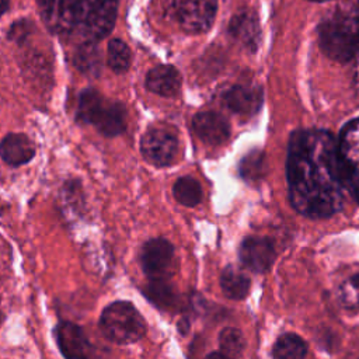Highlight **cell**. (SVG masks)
<instances>
[{"label":"cell","mask_w":359,"mask_h":359,"mask_svg":"<svg viewBox=\"0 0 359 359\" xmlns=\"http://www.w3.org/2000/svg\"><path fill=\"white\" fill-rule=\"evenodd\" d=\"M262 168V153L251 151L241 163V174L245 178L255 180Z\"/></svg>","instance_id":"26"},{"label":"cell","mask_w":359,"mask_h":359,"mask_svg":"<svg viewBox=\"0 0 359 359\" xmlns=\"http://www.w3.org/2000/svg\"><path fill=\"white\" fill-rule=\"evenodd\" d=\"M3 210H4V208H3V205H1V202H0V215H3Z\"/></svg>","instance_id":"31"},{"label":"cell","mask_w":359,"mask_h":359,"mask_svg":"<svg viewBox=\"0 0 359 359\" xmlns=\"http://www.w3.org/2000/svg\"><path fill=\"white\" fill-rule=\"evenodd\" d=\"M229 31L248 49L254 50L257 48L259 39V24L254 13L247 10L237 13L229 24Z\"/></svg>","instance_id":"16"},{"label":"cell","mask_w":359,"mask_h":359,"mask_svg":"<svg viewBox=\"0 0 359 359\" xmlns=\"http://www.w3.org/2000/svg\"><path fill=\"white\" fill-rule=\"evenodd\" d=\"M318 43L330 59L351 62L359 53V20L344 14L325 18L318 27Z\"/></svg>","instance_id":"3"},{"label":"cell","mask_w":359,"mask_h":359,"mask_svg":"<svg viewBox=\"0 0 359 359\" xmlns=\"http://www.w3.org/2000/svg\"><path fill=\"white\" fill-rule=\"evenodd\" d=\"M34 156L35 147L29 137L22 133H10L0 142V157L13 167L27 164Z\"/></svg>","instance_id":"13"},{"label":"cell","mask_w":359,"mask_h":359,"mask_svg":"<svg viewBox=\"0 0 359 359\" xmlns=\"http://www.w3.org/2000/svg\"><path fill=\"white\" fill-rule=\"evenodd\" d=\"M55 335L57 348L65 359H90L91 342L80 325L67 320L59 321Z\"/></svg>","instance_id":"8"},{"label":"cell","mask_w":359,"mask_h":359,"mask_svg":"<svg viewBox=\"0 0 359 359\" xmlns=\"http://www.w3.org/2000/svg\"><path fill=\"white\" fill-rule=\"evenodd\" d=\"M174 198L184 206H196L202 199V188L199 182L191 177L177 180L172 188Z\"/></svg>","instance_id":"22"},{"label":"cell","mask_w":359,"mask_h":359,"mask_svg":"<svg viewBox=\"0 0 359 359\" xmlns=\"http://www.w3.org/2000/svg\"><path fill=\"white\" fill-rule=\"evenodd\" d=\"M46 28L60 39L98 43L114 28L119 0H36Z\"/></svg>","instance_id":"2"},{"label":"cell","mask_w":359,"mask_h":359,"mask_svg":"<svg viewBox=\"0 0 359 359\" xmlns=\"http://www.w3.org/2000/svg\"><path fill=\"white\" fill-rule=\"evenodd\" d=\"M250 278L236 266H227L220 275V286L223 293L234 300H241L248 294Z\"/></svg>","instance_id":"18"},{"label":"cell","mask_w":359,"mask_h":359,"mask_svg":"<svg viewBox=\"0 0 359 359\" xmlns=\"http://www.w3.org/2000/svg\"><path fill=\"white\" fill-rule=\"evenodd\" d=\"M10 6V0H0V17L8 10Z\"/></svg>","instance_id":"29"},{"label":"cell","mask_w":359,"mask_h":359,"mask_svg":"<svg viewBox=\"0 0 359 359\" xmlns=\"http://www.w3.org/2000/svg\"><path fill=\"white\" fill-rule=\"evenodd\" d=\"M286 177L294 210L311 219H325L342 209L345 184L338 157V140L321 129L292 133Z\"/></svg>","instance_id":"1"},{"label":"cell","mask_w":359,"mask_h":359,"mask_svg":"<svg viewBox=\"0 0 359 359\" xmlns=\"http://www.w3.org/2000/svg\"><path fill=\"white\" fill-rule=\"evenodd\" d=\"M102 95L94 88H86L79 95L77 121L81 123H93L104 104Z\"/></svg>","instance_id":"20"},{"label":"cell","mask_w":359,"mask_h":359,"mask_svg":"<svg viewBox=\"0 0 359 359\" xmlns=\"http://www.w3.org/2000/svg\"><path fill=\"white\" fill-rule=\"evenodd\" d=\"M107 63L115 73H123L130 66V49L119 38H114L108 42Z\"/></svg>","instance_id":"23"},{"label":"cell","mask_w":359,"mask_h":359,"mask_svg":"<svg viewBox=\"0 0 359 359\" xmlns=\"http://www.w3.org/2000/svg\"><path fill=\"white\" fill-rule=\"evenodd\" d=\"M224 104L238 115H254L262 105V91L258 87L234 86L226 93Z\"/></svg>","instance_id":"12"},{"label":"cell","mask_w":359,"mask_h":359,"mask_svg":"<svg viewBox=\"0 0 359 359\" xmlns=\"http://www.w3.org/2000/svg\"><path fill=\"white\" fill-rule=\"evenodd\" d=\"M310 1H328V0H310Z\"/></svg>","instance_id":"32"},{"label":"cell","mask_w":359,"mask_h":359,"mask_svg":"<svg viewBox=\"0 0 359 359\" xmlns=\"http://www.w3.org/2000/svg\"><path fill=\"white\" fill-rule=\"evenodd\" d=\"M192 126L198 137L209 144H220L226 142L230 135L227 121L216 112H201L195 115Z\"/></svg>","instance_id":"11"},{"label":"cell","mask_w":359,"mask_h":359,"mask_svg":"<svg viewBox=\"0 0 359 359\" xmlns=\"http://www.w3.org/2000/svg\"><path fill=\"white\" fill-rule=\"evenodd\" d=\"M174 257L172 244L165 238L146 241L140 251V264L149 278H161L171 265Z\"/></svg>","instance_id":"9"},{"label":"cell","mask_w":359,"mask_h":359,"mask_svg":"<svg viewBox=\"0 0 359 359\" xmlns=\"http://www.w3.org/2000/svg\"><path fill=\"white\" fill-rule=\"evenodd\" d=\"M146 87L149 91L163 95L172 97L180 91L181 76L178 70L168 65H161L151 69L146 76Z\"/></svg>","instance_id":"14"},{"label":"cell","mask_w":359,"mask_h":359,"mask_svg":"<svg viewBox=\"0 0 359 359\" xmlns=\"http://www.w3.org/2000/svg\"><path fill=\"white\" fill-rule=\"evenodd\" d=\"M143 293L151 303L163 309H170L177 303L175 289L163 276L150 278Z\"/></svg>","instance_id":"19"},{"label":"cell","mask_w":359,"mask_h":359,"mask_svg":"<svg viewBox=\"0 0 359 359\" xmlns=\"http://www.w3.org/2000/svg\"><path fill=\"white\" fill-rule=\"evenodd\" d=\"M143 157L154 165H168L174 161L178 151V139L168 129L153 128L140 140Z\"/></svg>","instance_id":"7"},{"label":"cell","mask_w":359,"mask_h":359,"mask_svg":"<svg viewBox=\"0 0 359 359\" xmlns=\"http://www.w3.org/2000/svg\"><path fill=\"white\" fill-rule=\"evenodd\" d=\"M273 353L276 359H304L307 353V346L299 335L283 334L278 338Z\"/></svg>","instance_id":"21"},{"label":"cell","mask_w":359,"mask_h":359,"mask_svg":"<svg viewBox=\"0 0 359 359\" xmlns=\"http://www.w3.org/2000/svg\"><path fill=\"white\" fill-rule=\"evenodd\" d=\"M100 330L114 344L128 345L139 341L146 334V323L137 309L125 300L108 304L98 321Z\"/></svg>","instance_id":"4"},{"label":"cell","mask_w":359,"mask_h":359,"mask_svg":"<svg viewBox=\"0 0 359 359\" xmlns=\"http://www.w3.org/2000/svg\"><path fill=\"white\" fill-rule=\"evenodd\" d=\"M93 125L107 137L121 135L126 128V111L119 102L104 101Z\"/></svg>","instance_id":"15"},{"label":"cell","mask_w":359,"mask_h":359,"mask_svg":"<svg viewBox=\"0 0 359 359\" xmlns=\"http://www.w3.org/2000/svg\"><path fill=\"white\" fill-rule=\"evenodd\" d=\"M356 59H358V63H356V69H355V83L359 87V53L356 55Z\"/></svg>","instance_id":"30"},{"label":"cell","mask_w":359,"mask_h":359,"mask_svg":"<svg viewBox=\"0 0 359 359\" xmlns=\"http://www.w3.org/2000/svg\"><path fill=\"white\" fill-rule=\"evenodd\" d=\"M163 11L191 34H201L213 24L217 0H158Z\"/></svg>","instance_id":"5"},{"label":"cell","mask_w":359,"mask_h":359,"mask_svg":"<svg viewBox=\"0 0 359 359\" xmlns=\"http://www.w3.org/2000/svg\"><path fill=\"white\" fill-rule=\"evenodd\" d=\"M31 31H32V25L28 20H18L10 27L8 38L10 41L22 43L27 39V36L31 34Z\"/></svg>","instance_id":"27"},{"label":"cell","mask_w":359,"mask_h":359,"mask_svg":"<svg viewBox=\"0 0 359 359\" xmlns=\"http://www.w3.org/2000/svg\"><path fill=\"white\" fill-rule=\"evenodd\" d=\"M219 344L224 355L227 356H237L245 348V338L243 332L234 327H226L220 331Z\"/></svg>","instance_id":"24"},{"label":"cell","mask_w":359,"mask_h":359,"mask_svg":"<svg viewBox=\"0 0 359 359\" xmlns=\"http://www.w3.org/2000/svg\"><path fill=\"white\" fill-rule=\"evenodd\" d=\"M338 157L345 188L359 203V118L344 126L338 140Z\"/></svg>","instance_id":"6"},{"label":"cell","mask_w":359,"mask_h":359,"mask_svg":"<svg viewBox=\"0 0 359 359\" xmlns=\"http://www.w3.org/2000/svg\"><path fill=\"white\" fill-rule=\"evenodd\" d=\"M73 63L83 74L97 77L101 72V53L98 49V43L86 42L76 45V50L73 53Z\"/></svg>","instance_id":"17"},{"label":"cell","mask_w":359,"mask_h":359,"mask_svg":"<svg viewBox=\"0 0 359 359\" xmlns=\"http://www.w3.org/2000/svg\"><path fill=\"white\" fill-rule=\"evenodd\" d=\"M206 359H231L230 356L224 355V353H219V352H212L210 355L206 356Z\"/></svg>","instance_id":"28"},{"label":"cell","mask_w":359,"mask_h":359,"mask_svg":"<svg viewBox=\"0 0 359 359\" xmlns=\"http://www.w3.org/2000/svg\"><path fill=\"white\" fill-rule=\"evenodd\" d=\"M243 264L254 272H265L271 268L275 259L273 244L264 237H248L240 248Z\"/></svg>","instance_id":"10"},{"label":"cell","mask_w":359,"mask_h":359,"mask_svg":"<svg viewBox=\"0 0 359 359\" xmlns=\"http://www.w3.org/2000/svg\"><path fill=\"white\" fill-rule=\"evenodd\" d=\"M341 304L349 310H359V273L348 278L339 287Z\"/></svg>","instance_id":"25"}]
</instances>
